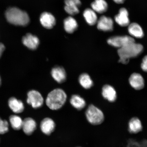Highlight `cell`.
<instances>
[{
    "mask_svg": "<svg viewBox=\"0 0 147 147\" xmlns=\"http://www.w3.org/2000/svg\"><path fill=\"white\" fill-rule=\"evenodd\" d=\"M24 45L31 50H35L40 44V40L37 37L30 34L24 36L22 39Z\"/></svg>",
    "mask_w": 147,
    "mask_h": 147,
    "instance_id": "ba28073f",
    "label": "cell"
},
{
    "mask_svg": "<svg viewBox=\"0 0 147 147\" xmlns=\"http://www.w3.org/2000/svg\"><path fill=\"white\" fill-rule=\"evenodd\" d=\"M143 47L142 45L131 42L119 49L117 53L119 56V62L123 64H127L130 59L136 57L142 53Z\"/></svg>",
    "mask_w": 147,
    "mask_h": 147,
    "instance_id": "6da1fadb",
    "label": "cell"
},
{
    "mask_svg": "<svg viewBox=\"0 0 147 147\" xmlns=\"http://www.w3.org/2000/svg\"><path fill=\"white\" fill-rule=\"evenodd\" d=\"M103 97L110 102H113L116 100L117 94L114 88L109 85H106L102 88Z\"/></svg>",
    "mask_w": 147,
    "mask_h": 147,
    "instance_id": "e0dca14e",
    "label": "cell"
},
{
    "mask_svg": "<svg viewBox=\"0 0 147 147\" xmlns=\"http://www.w3.org/2000/svg\"><path fill=\"white\" fill-rule=\"evenodd\" d=\"M9 126L8 121L3 120L0 117V134H4L8 132Z\"/></svg>",
    "mask_w": 147,
    "mask_h": 147,
    "instance_id": "484cf974",
    "label": "cell"
},
{
    "mask_svg": "<svg viewBox=\"0 0 147 147\" xmlns=\"http://www.w3.org/2000/svg\"><path fill=\"white\" fill-rule=\"evenodd\" d=\"M64 26L66 32L69 34H72L78 29V25L74 18L69 16L64 20Z\"/></svg>",
    "mask_w": 147,
    "mask_h": 147,
    "instance_id": "44dd1931",
    "label": "cell"
},
{
    "mask_svg": "<svg viewBox=\"0 0 147 147\" xmlns=\"http://www.w3.org/2000/svg\"><path fill=\"white\" fill-rule=\"evenodd\" d=\"M135 41V39L131 36H115L108 38L107 43L114 47L120 49L128 44Z\"/></svg>",
    "mask_w": 147,
    "mask_h": 147,
    "instance_id": "8992f818",
    "label": "cell"
},
{
    "mask_svg": "<svg viewBox=\"0 0 147 147\" xmlns=\"http://www.w3.org/2000/svg\"><path fill=\"white\" fill-rule=\"evenodd\" d=\"M40 21L43 26L48 29H51L56 24V21L54 16L48 12H44L40 17Z\"/></svg>",
    "mask_w": 147,
    "mask_h": 147,
    "instance_id": "4fadbf2b",
    "label": "cell"
},
{
    "mask_svg": "<svg viewBox=\"0 0 147 147\" xmlns=\"http://www.w3.org/2000/svg\"><path fill=\"white\" fill-rule=\"evenodd\" d=\"M9 121L14 129L18 130L22 129L23 120L20 117L15 115H11L9 117Z\"/></svg>",
    "mask_w": 147,
    "mask_h": 147,
    "instance_id": "d4e9b609",
    "label": "cell"
},
{
    "mask_svg": "<svg viewBox=\"0 0 147 147\" xmlns=\"http://www.w3.org/2000/svg\"><path fill=\"white\" fill-rule=\"evenodd\" d=\"M83 16L87 23L90 25H94L97 22V17L95 12L92 9L87 8L84 10Z\"/></svg>",
    "mask_w": 147,
    "mask_h": 147,
    "instance_id": "603a6c76",
    "label": "cell"
},
{
    "mask_svg": "<svg viewBox=\"0 0 147 147\" xmlns=\"http://www.w3.org/2000/svg\"><path fill=\"white\" fill-rule=\"evenodd\" d=\"M64 3V10L68 14L75 16L80 12L79 8L82 5L80 0H65Z\"/></svg>",
    "mask_w": 147,
    "mask_h": 147,
    "instance_id": "9c48e42d",
    "label": "cell"
},
{
    "mask_svg": "<svg viewBox=\"0 0 147 147\" xmlns=\"http://www.w3.org/2000/svg\"><path fill=\"white\" fill-rule=\"evenodd\" d=\"M126 0H113V1L117 4H122Z\"/></svg>",
    "mask_w": 147,
    "mask_h": 147,
    "instance_id": "f1b7e54d",
    "label": "cell"
},
{
    "mask_svg": "<svg viewBox=\"0 0 147 147\" xmlns=\"http://www.w3.org/2000/svg\"><path fill=\"white\" fill-rule=\"evenodd\" d=\"M51 76L54 80L59 84H61L67 79V73L65 69L61 66H56L53 68L51 71Z\"/></svg>",
    "mask_w": 147,
    "mask_h": 147,
    "instance_id": "30bf717a",
    "label": "cell"
},
{
    "mask_svg": "<svg viewBox=\"0 0 147 147\" xmlns=\"http://www.w3.org/2000/svg\"><path fill=\"white\" fill-rule=\"evenodd\" d=\"M36 127V121L30 117L25 119L23 120L22 128L24 133L30 135L34 133Z\"/></svg>",
    "mask_w": 147,
    "mask_h": 147,
    "instance_id": "ac0fdd59",
    "label": "cell"
},
{
    "mask_svg": "<svg viewBox=\"0 0 147 147\" xmlns=\"http://www.w3.org/2000/svg\"><path fill=\"white\" fill-rule=\"evenodd\" d=\"M79 82L84 89H89L93 85V81L87 74L84 73L81 75L79 77Z\"/></svg>",
    "mask_w": 147,
    "mask_h": 147,
    "instance_id": "cb8c5ba5",
    "label": "cell"
},
{
    "mask_svg": "<svg viewBox=\"0 0 147 147\" xmlns=\"http://www.w3.org/2000/svg\"><path fill=\"white\" fill-rule=\"evenodd\" d=\"M129 84L134 89L140 90L144 86V81L142 76L139 73H134L130 77Z\"/></svg>",
    "mask_w": 147,
    "mask_h": 147,
    "instance_id": "7c38bea8",
    "label": "cell"
},
{
    "mask_svg": "<svg viewBox=\"0 0 147 147\" xmlns=\"http://www.w3.org/2000/svg\"><path fill=\"white\" fill-rule=\"evenodd\" d=\"M5 16L8 22L15 25L25 26L28 25L30 22L27 13L16 7L7 9Z\"/></svg>",
    "mask_w": 147,
    "mask_h": 147,
    "instance_id": "7a4b0ae2",
    "label": "cell"
},
{
    "mask_svg": "<svg viewBox=\"0 0 147 147\" xmlns=\"http://www.w3.org/2000/svg\"><path fill=\"white\" fill-rule=\"evenodd\" d=\"M8 104L9 108L15 113H21L24 109V105L22 101L16 97H13L9 98Z\"/></svg>",
    "mask_w": 147,
    "mask_h": 147,
    "instance_id": "2e32d148",
    "label": "cell"
},
{
    "mask_svg": "<svg viewBox=\"0 0 147 147\" xmlns=\"http://www.w3.org/2000/svg\"><path fill=\"white\" fill-rule=\"evenodd\" d=\"M86 119L90 124L93 125H98L102 124L105 119L102 111L96 106L91 105L86 111Z\"/></svg>",
    "mask_w": 147,
    "mask_h": 147,
    "instance_id": "277c9868",
    "label": "cell"
},
{
    "mask_svg": "<svg viewBox=\"0 0 147 147\" xmlns=\"http://www.w3.org/2000/svg\"><path fill=\"white\" fill-rule=\"evenodd\" d=\"M27 102L32 108L37 109L43 105L44 99L39 92L36 90H32L27 93Z\"/></svg>",
    "mask_w": 147,
    "mask_h": 147,
    "instance_id": "5b68a950",
    "label": "cell"
},
{
    "mask_svg": "<svg viewBox=\"0 0 147 147\" xmlns=\"http://www.w3.org/2000/svg\"></svg>",
    "mask_w": 147,
    "mask_h": 147,
    "instance_id": "4dcf8cb0",
    "label": "cell"
},
{
    "mask_svg": "<svg viewBox=\"0 0 147 147\" xmlns=\"http://www.w3.org/2000/svg\"><path fill=\"white\" fill-rule=\"evenodd\" d=\"M115 20L116 22L121 27L128 26L130 24V20L126 9L122 8L119 9L118 14L115 16Z\"/></svg>",
    "mask_w": 147,
    "mask_h": 147,
    "instance_id": "8fae6325",
    "label": "cell"
},
{
    "mask_svg": "<svg viewBox=\"0 0 147 147\" xmlns=\"http://www.w3.org/2000/svg\"><path fill=\"white\" fill-rule=\"evenodd\" d=\"M128 32L130 35L134 37L140 38L144 36L143 29L138 24L133 23L128 26Z\"/></svg>",
    "mask_w": 147,
    "mask_h": 147,
    "instance_id": "d6986e66",
    "label": "cell"
},
{
    "mask_svg": "<svg viewBox=\"0 0 147 147\" xmlns=\"http://www.w3.org/2000/svg\"><path fill=\"white\" fill-rule=\"evenodd\" d=\"M67 95L63 89L60 88L53 90L48 94L46 104L49 109L58 110L63 106L67 100Z\"/></svg>",
    "mask_w": 147,
    "mask_h": 147,
    "instance_id": "3957f363",
    "label": "cell"
},
{
    "mask_svg": "<svg viewBox=\"0 0 147 147\" xmlns=\"http://www.w3.org/2000/svg\"><path fill=\"white\" fill-rule=\"evenodd\" d=\"M55 123L52 119L47 117L42 121L40 124L41 131L46 135H50L54 131L55 128Z\"/></svg>",
    "mask_w": 147,
    "mask_h": 147,
    "instance_id": "9a60e30c",
    "label": "cell"
},
{
    "mask_svg": "<svg viewBox=\"0 0 147 147\" xmlns=\"http://www.w3.org/2000/svg\"><path fill=\"white\" fill-rule=\"evenodd\" d=\"M5 50V47L2 43H0V58H1Z\"/></svg>",
    "mask_w": 147,
    "mask_h": 147,
    "instance_id": "83f0119b",
    "label": "cell"
},
{
    "mask_svg": "<svg viewBox=\"0 0 147 147\" xmlns=\"http://www.w3.org/2000/svg\"><path fill=\"white\" fill-rule=\"evenodd\" d=\"M141 69L145 71H146L147 70V56L144 57L143 58L142 63L141 64Z\"/></svg>",
    "mask_w": 147,
    "mask_h": 147,
    "instance_id": "4316f807",
    "label": "cell"
},
{
    "mask_svg": "<svg viewBox=\"0 0 147 147\" xmlns=\"http://www.w3.org/2000/svg\"><path fill=\"white\" fill-rule=\"evenodd\" d=\"M1 76H0V87H1Z\"/></svg>",
    "mask_w": 147,
    "mask_h": 147,
    "instance_id": "f546056e",
    "label": "cell"
},
{
    "mask_svg": "<svg viewBox=\"0 0 147 147\" xmlns=\"http://www.w3.org/2000/svg\"><path fill=\"white\" fill-rule=\"evenodd\" d=\"M91 7L95 12L102 14L107 11L108 5L105 0H95L91 3Z\"/></svg>",
    "mask_w": 147,
    "mask_h": 147,
    "instance_id": "ffe728a7",
    "label": "cell"
},
{
    "mask_svg": "<svg viewBox=\"0 0 147 147\" xmlns=\"http://www.w3.org/2000/svg\"><path fill=\"white\" fill-rule=\"evenodd\" d=\"M98 30L105 32H111L113 29V21L111 18L102 16L97 21Z\"/></svg>",
    "mask_w": 147,
    "mask_h": 147,
    "instance_id": "52a82bcc",
    "label": "cell"
},
{
    "mask_svg": "<svg viewBox=\"0 0 147 147\" xmlns=\"http://www.w3.org/2000/svg\"><path fill=\"white\" fill-rule=\"evenodd\" d=\"M70 102L71 106L78 110L83 109L86 104L84 99L78 95H74L71 96Z\"/></svg>",
    "mask_w": 147,
    "mask_h": 147,
    "instance_id": "7402d4cb",
    "label": "cell"
},
{
    "mask_svg": "<svg viewBox=\"0 0 147 147\" xmlns=\"http://www.w3.org/2000/svg\"><path fill=\"white\" fill-rule=\"evenodd\" d=\"M143 126L141 120L137 117H133L128 123V130L130 133L137 134L142 131Z\"/></svg>",
    "mask_w": 147,
    "mask_h": 147,
    "instance_id": "5bb4252c",
    "label": "cell"
}]
</instances>
